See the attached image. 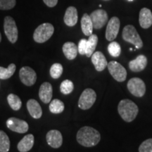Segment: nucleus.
Returning a JSON list of instances; mask_svg holds the SVG:
<instances>
[{
	"instance_id": "obj_31",
	"label": "nucleus",
	"mask_w": 152,
	"mask_h": 152,
	"mask_svg": "<svg viewBox=\"0 0 152 152\" xmlns=\"http://www.w3.org/2000/svg\"><path fill=\"white\" fill-rule=\"evenodd\" d=\"M16 0H0V9L1 10H9L16 6Z\"/></svg>"
},
{
	"instance_id": "obj_3",
	"label": "nucleus",
	"mask_w": 152,
	"mask_h": 152,
	"mask_svg": "<svg viewBox=\"0 0 152 152\" xmlns=\"http://www.w3.org/2000/svg\"><path fill=\"white\" fill-rule=\"evenodd\" d=\"M54 32V28L51 23H45L36 28L33 34V39L37 43H44L50 39Z\"/></svg>"
},
{
	"instance_id": "obj_37",
	"label": "nucleus",
	"mask_w": 152,
	"mask_h": 152,
	"mask_svg": "<svg viewBox=\"0 0 152 152\" xmlns=\"http://www.w3.org/2000/svg\"><path fill=\"white\" fill-rule=\"evenodd\" d=\"M104 1H109V0H104Z\"/></svg>"
},
{
	"instance_id": "obj_28",
	"label": "nucleus",
	"mask_w": 152,
	"mask_h": 152,
	"mask_svg": "<svg viewBox=\"0 0 152 152\" xmlns=\"http://www.w3.org/2000/svg\"><path fill=\"white\" fill-rule=\"evenodd\" d=\"M63 73V66L61 64L56 63L50 68V75L52 78L58 79L61 76Z\"/></svg>"
},
{
	"instance_id": "obj_12",
	"label": "nucleus",
	"mask_w": 152,
	"mask_h": 152,
	"mask_svg": "<svg viewBox=\"0 0 152 152\" xmlns=\"http://www.w3.org/2000/svg\"><path fill=\"white\" fill-rule=\"evenodd\" d=\"M120 29V20L118 17H112L107 24L106 38L108 41H113L116 38Z\"/></svg>"
},
{
	"instance_id": "obj_9",
	"label": "nucleus",
	"mask_w": 152,
	"mask_h": 152,
	"mask_svg": "<svg viewBox=\"0 0 152 152\" xmlns=\"http://www.w3.org/2000/svg\"><path fill=\"white\" fill-rule=\"evenodd\" d=\"M20 81L26 86H33L37 80V74L33 68L29 66H24L19 71Z\"/></svg>"
},
{
	"instance_id": "obj_21",
	"label": "nucleus",
	"mask_w": 152,
	"mask_h": 152,
	"mask_svg": "<svg viewBox=\"0 0 152 152\" xmlns=\"http://www.w3.org/2000/svg\"><path fill=\"white\" fill-rule=\"evenodd\" d=\"M63 52L68 60H73L77 56L78 49L75 43L67 42L63 45Z\"/></svg>"
},
{
	"instance_id": "obj_14",
	"label": "nucleus",
	"mask_w": 152,
	"mask_h": 152,
	"mask_svg": "<svg viewBox=\"0 0 152 152\" xmlns=\"http://www.w3.org/2000/svg\"><path fill=\"white\" fill-rule=\"evenodd\" d=\"M52 94L53 89L50 83L45 82L41 85L39 90V97L43 103H49L52 98Z\"/></svg>"
},
{
	"instance_id": "obj_7",
	"label": "nucleus",
	"mask_w": 152,
	"mask_h": 152,
	"mask_svg": "<svg viewBox=\"0 0 152 152\" xmlns=\"http://www.w3.org/2000/svg\"><path fill=\"white\" fill-rule=\"evenodd\" d=\"M107 66L110 74L115 80L118 82H123L126 80L127 71L121 64L112 61L108 63Z\"/></svg>"
},
{
	"instance_id": "obj_1",
	"label": "nucleus",
	"mask_w": 152,
	"mask_h": 152,
	"mask_svg": "<svg viewBox=\"0 0 152 152\" xmlns=\"http://www.w3.org/2000/svg\"><path fill=\"white\" fill-rule=\"evenodd\" d=\"M76 138L80 145L85 147H92L100 142L101 135L100 133L94 128L85 126L78 130Z\"/></svg>"
},
{
	"instance_id": "obj_17",
	"label": "nucleus",
	"mask_w": 152,
	"mask_h": 152,
	"mask_svg": "<svg viewBox=\"0 0 152 152\" xmlns=\"http://www.w3.org/2000/svg\"><path fill=\"white\" fill-rule=\"evenodd\" d=\"M28 111L32 117L35 119L40 118L42 115V110L39 104L35 99H31L27 102Z\"/></svg>"
},
{
	"instance_id": "obj_30",
	"label": "nucleus",
	"mask_w": 152,
	"mask_h": 152,
	"mask_svg": "<svg viewBox=\"0 0 152 152\" xmlns=\"http://www.w3.org/2000/svg\"><path fill=\"white\" fill-rule=\"evenodd\" d=\"M108 51L111 56L113 57H118L121 54V48L119 44L116 42H112L108 46Z\"/></svg>"
},
{
	"instance_id": "obj_2",
	"label": "nucleus",
	"mask_w": 152,
	"mask_h": 152,
	"mask_svg": "<svg viewBox=\"0 0 152 152\" xmlns=\"http://www.w3.org/2000/svg\"><path fill=\"white\" fill-rule=\"evenodd\" d=\"M118 111L123 120L130 123L135 119L138 114L139 109L138 106L132 101L123 99L120 102L118 106Z\"/></svg>"
},
{
	"instance_id": "obj_18",
	"label": "nucleus",
	"mask_w": 152,
	"mask_h": 152,
	"mask_svg": "<svg viewBox=\"0 0 152 152\" xmlns=\"http://www.w3.org/2000/svg\"><path fill=\"white\" fill-rule=\"evenodd\" d=\"M77 11L75 7H69L66 9L65 15H64V23L69 27H73L75 26L77 22Z\"/></svg>"
},
{
	"instance_id": "obj_4",
	"label": "nucleus",
	"mask_w": 152,
	"mask_h": 152,
	"mask_svg": "<svg viewBox=\"0 0 152 152\" xmlns=\"http://www.w3.org/2000/svg\"><path fill=\"white\" fill-rule=\"evenodd\" d=\"M123 38L125 41L132 44L137 49H141L143 47V42L135 29V28L131 25L126 26L123 30Z\"/></svg>"
},
{
	"instance_id": "obj_15",
	"label": "nucleus",
	"mask_w": 152,
	"mask_h": 152,
	"mask_svg": "<svg viewBox=\"0 0 152 152\" xmlns=\"http://www.w3.org/2000/svg\"><path fill=\"white\" fill-rule=\"evenodd\" d=\"M92 62L97 71H103L108 65L106 57L101 52H96L92 55Z\"/></svg>"
},
{
	"instance_id": "obj_35",
	"label": "nucleus",
	"mask_w": 152,
	"mask_h": 152,
	"mask_svg": "<svg viewBox=\"0 0 152 152\" xmlns=\"http://www.w3.org/2000/svg\"><path fill=\"white\" fill-rule=\"evenodd\" d=\"M1 33H0V42H1Z\"/></svg>"
},
{
	"instance_id": "obj_27",
	"label": "nucleus",
	"mask_w": 152,
	"mask_h": 152,
	"mask_svg": "<svg viewBox=\"0 0 152 152\" xmlns=\"http://www.w3.org/2000/svg\"><path fill=\"white\" fill-rule=\"evenodd\" d=\"M64 110V104L63 102L55 99L53 101H52L49 105V111L51 113L54 114H58L62 113Z\"/></svg>"
},
{
	"instance_id": "obj_34",
	"label": "nucleus",
	"mask_w": 152,
	"mask_h": 152,
	"mask_svg": "<svg viewBox=\"0 0 152 152\" xmlns=\"http://www.w3.org/2000/svg\"><path fill=\"white\" fill-rule=\"evenodd\" d=\"M43 1L49 7H54L58 3V0H43Z\"/></svg>"
},
{
	"instance_id": "obj_36",
	"label": "nucleus",
	"mask_w": 152,
	"mask_h": 152,
	"mask_svg": "<svg viewBox=\"0 0 152 152\" xmlns=\"http://www.w3.org/2000/svg\"><path fill=\"white\" fill-rule=\"evenodd\" d=\"M128 1H133V0H128Z\"/></svg>"
},
{
	"instance_id": "obj_10",
	"label": "nucleus",
	"mask_w": 152,
	"mask_h": 152,
	"mask_svg": "<svg viewBox=\"0 0 152 152\" xmlns=\"http://www.w3.org/2000/svg\"><path fill=\"white\" fill-rule=\"evenodd\" d=\"M90 16L94 29L98 30L102 28L107 23L108 14L103 9H98L93 11Z\"/></svg>"
},
{
	"instance_id": "obj_20",
	"label": "nucleus",
	"mask_w": 152,
	"mask_h": 152,
	"mask_svg": "<svg viewBox=\"0 0 152 152\" xmlns=\"http://www.w3.org/2000/svg\"><path fill=\"white\" fill-rule=\"evenodd\" d=\"M34 145V136L32 134H28L19 142L17 146L20 152H28L32 149Z\"/></svg>"
},
{
	"instance_id": "obj_23",
	"label": "nucleus",
	"mask_w": 152,
	"mask_h": 152,
	"mask_svg": "<svg viewBox=\"0 0 152 152\" xmlns=\"http://www.w3.org/2000/svg\"><path fill=\"white\" fill-rule=\"evenodd\" d=\"M98 42V37L96 35H91L89 36V39L87 41V48L85 55L87 57L92 56L93 53L94 52L96 45Z\"/></svg>"
},
{
	"instance_id": "obj_22",
	"label": "nucleus",
	"mask_w": 152,
	"mask_h": 152,
	"mask_svg": "<svg viewBox=\"0 0 152 152\" xmlns=\"http://www.w3.org/2000/svg\"><path fill=\"white\" fill-rule=\"evenodd\" d=\"M81 28L83 33L86 36H90L92 35L93 24L91 20L90 16L87 14H85L81 19Z\"/></svg>"
},
{
	"instance_id": "obj_25",
	"label": "nucleus",
	"mask_w": 152,
	"mask_h": 152,
	"mask_svg": "<svg viewBox=\"0 0 152 152\" xmlns=\"http://www.w3.org/2000/svg\"><path fill=\"white\" fill-rule=\"evenodd\" d=\"M7 101L9 106L14 111H18L22 106V102L18 96L14 94H10L7 96Z\"/></svg>"
},
{
	"instance_id": "obj_19",
	"label": "nucleus",
	"mask_w": 152,
	"mask_h": 152,
	"mask_svg": "<svg viewBox=\"0 0 152 152\" xmlns=\"http://www.w3.org/2000/svg\"><path fill=\"white\" fill-rule=\"evenodd\" d=\"M140 25L142 28L147 29L152 25V13L147 8H143L140 12Z\"/></svg>"
},
{
	"instance_id": "obj_26",
	"label": "nucleus",
	"mask_w": 152,
	"mask_h": 152,
	"mask_svg": "<svg viewBox=\"0 0 152 152\" xmlns=\"http://www.w3.org/2000/svg\"><path fill=\"white\" fill-rule=\"evenodd\" d=\"M10 149V140L8 135L0 130V152H8Z\"/></svg>"
},
{
	"instance_id": "obj_6",
	"label": "nucleus",
	"mask_w": 152,
	"mask_h": 152,
	"mask_svg": "<svg viewBox=\"0 0 152 152\" xmlns=\"http://www.w3.org/2000/svg\"><path fill=\"white\" fill-rule=\"evenodd\" d=\"M96 99V94L92 89L87 88L83 91L78 101V106L83 110L90 109L95 103Z\"/></svg>"
},
{
	"instance_id": "obj_32",
	"label": "nucleus",
	"mask_w": 152,
	"mask_h": 152,
	"mask_svg": "<svg viewBox=\"0 0 152 152\" xmlns=\"http://www.w3.org/2000/svg\"><path fill=\"white\" fill-rule=\"evenodd\" d=\"M140 152H152V139H148L142 142L139 147Z\"/></svg>"
},
{
	"instance_id": "obj_8",
	"label": "nucleus",
	"mask_w": 152,
	"mask_h": 152,
	"mask_svg": "<svg viewBox=\"0 0 152 152\" xmlns=\"http://www.w3.org/2000/svg\"><path fill=\"white\" fill-rule=\"evenodd\" d=\"M128 89L131 94L137 97L143 96L146 92V86L144 81L138 77H133L128 81Z\"/></svg>"
},
{
	"instance_id": "obj_13",
	"label": "nucleus",
	"mask_w": 152,
	"mask_h": 152,
	"mask_svg": "<svg viewBox=\"0 0 152 152\" xmlns=\"http://www.w3.org/2000/svg\"><path fill=\"white\" fill-rule=\"evenodd\" d=\"M47 143L51 147L58 149L63 143V137L61 133L57 130H52L49 131L46 135Z\"/></svg>"
},
{
	"instance_id": "obj_11",
	"label": "nucleus",
	"mask_w": 152,
	"mask_h": 152,
	"mask_svg": "<svg viewBox=\"0 0 152 152\" xmlns=\"http://www.w3.org/2000/svg\"><path fill=\"white\" fill-rule=\"evenodd\" d=\"M7 126L9 130L18 133H25L29 129L27 122L16 118H9L7 121Z\"/></svg>"
},
{
	"instance_id": "obj_24",
	"label": "nucleus",
	"mask_w": 152,
	"mask_h": 152,
	"mask_svg": "<svg viewBox=\"0 0 152 152\" xmlns=\"http://www.w3.org/2000/svg\"><path fill=\"white\" fill-rule=\"evenodd\" d=\"M16 68V66L14 64H11L7 68L0 66V79L7 80L10 78L15 73Z\"/></svg>"
},
{
	"instance_id": "obj_16",
	"label": "nucleus",
	"mask_w": 152,
	"mask_h": 152,
	"mask_svg": "<svg viewBox=\"0 0 152 152\" xmlns=\"http://www.w3.org/2000/svg\"><path fill=\"white\" fill-rule=\"evenodd\" d=\"M147 65V58L144 55H140L135 59L129 62V68L133 72L143 71Z\"/></svg>"
},
{
	"instance_id": "obj_5",
	"label": "nucleus",
	"mask_w": 152,
	"mask_h": 152,
	"mask_svg": "<svg viewBox=\"0 0 152 152\" xmlns=\"http://www.w3.org/2000/svg\"><path fill=\"white\" fill-rule=\"evenodd\" d=\"M5 35L11 43L14 44L18 39V28L14 19L11 16L5 17L4 21Z\"/></svg>"
},
{
	"instance_id": "obj_29",
	"label": "nucleus",
	"mask_w": 152,
	"mask_h": 152,
	"mask_svg": "<svg viewBox=\"0 0 152 152\" xmlns=\"http://www.w3.org/2000/svg\"><path fill=\"white\" fill-rule=\"evenodd\" d=\"M74 85L73 82L69 80H65L61 83L60 86V90L62 94H69L73 91Z\"/></svg>"
},
{
	"instance_id": "obj_33",
	"label": "nucleus",
	"mask_w": 152,
	"mask_h": 152,
	"mask_svg": "<svg viewBox=\"0 0 152 152\" xmlns=\"http://www.w3.org/2000/svg\"><path fill=\"white\" fill-rule=\"evenodd\" d=\"M87 39H82L79 42L78 47V52L81 55H85V52H86V48H87Z\"/></svg>"
}]
</instances>
